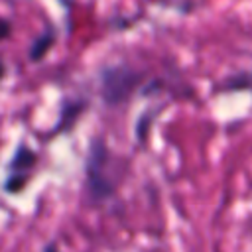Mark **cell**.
Segmentation results:
<instances>
[{"mask_svg":"<svg viewBox=\"0 0 252 252\" xmlns=\"http://www.w3.org/2000/svg\"><path fill=\"white\" fill-rule=\"evenodd\" d=\"M120 159L112 158V152L102 138L91 142L87 158V189L93 201H106L116 193L122 177V167L116 165Z\"/></svg>","mask_w":252,"mask_h":252,"instance_id":"obj_1","label":"cell"},{"mask_svg":"<svg viewBox=\"0 0 252 252\" xmlns=\"http://www.w3.org/2000/svg\"><path fill=\"white\" fill-rule=\"evenodd\" d=\"M144 71L132 67L130 63H116L106 65L100 69V96L106 106H120L124 104L134 91L144 83Z\"/></svg>","mask_w":252,"mask_h":252,"instance_id":"obj_2","label":"cell"},{"mask_svg":"<svg viewBox=\"0 0 252 252\" xmlns=\"http://www.w3.org/2000/svg\"><path fill=\"white\" fill-rule=\"evenodd\" d=\"M35 163H37V152L32 150L24 142L18 144V148H16V152H14V156L8 163V175H6V181H4V191L10 193V195L20 193L26 187Z\"/></svg>","mask_w":252,"mask_h":252,"instance_id":"obj_3","label":"cell"},{"mask_svg":"<svg viewBox=\"0 0 252 252\" xmlns=\"http://www.w3.org/2000/svg\"><path fill=\"white\" fill-rule=\"evenodd\" d=\"M87 108V100L85 98H63L61 102V112H59V118L51 130V134H57V132H67L75 126V122L81 118V114L85 112Z\"/></svg>","mask_w":252,"mask_h":252,"instance_id":"obj_4","label":"cell"},{"mask_svg":"<svg viewBox=\"0 0 252 252\" xmlns=\"http://www.w3.org/2000/svg\"><path fill=\"white\" fill-rule=\"evenodd\" d=\"M55 39H57V30H55V26H53L51 22H47L45 28L41 30V33L32 39L30 49H28V59H30L32 63L41 61V59L47 55V51L53 47Z\"/></svg>","mask_w":252,"mask_h":252,"instance_id":"obj_5","label":"cell"},{"mask_svg":"<svg viewBox=\"0 0 252 252\" xmlns=\"http://www.w3.org/2000/svg\"><path fill=\"white\" fill-rule=\"evenodd\" d=\"M250 87V73L246 69L226 75L220 79V83L213 89L215 93H234V91H246Z\"/></svg>","mask_w":252,"mask_h":252,"instance_id":"obj_6","label":"cell"},{"mask_svg":"<svg viewBox=\"0 0 252 252\" xmlns=\"http://www.w3.org/2000/svg\"><path fill=\"white\" fill-rule=\"evenodd\" d=\"M12 35V22L8 18H2L0 16V41L8 39Z\"/></svg>","mask_w":252,"mask_h":252,"instance_id":"obj_7","label":"cell"},{"mask_svg":"<svg viewBox=\"0 0 252 252\" xmlns=\"http://www.w3.org/2000/svg\"><path fill=\"white\" fill-rule=\"evenodd\" d=\"M43 252H59V250H57V246L51 242V244H45V246H43Z\"/></svg>","mask_w":252,"mask_h":252,"instance_id":"obj_8","label":"cell"},{"mask_svg":"<svg viewBox=\"0 0 252 252\" xmlns=\"http://www.w3.org/2000/svg\"><path fill=\"white\" fill-rule=\"evenodd\" d=\"M4 73H6V65H4V61H2V57H0V81H2Z\"/></svg>","mask_w":252,"mask_h":252,"instance_id":"obj_9","label":"cell"}]
</instances>
